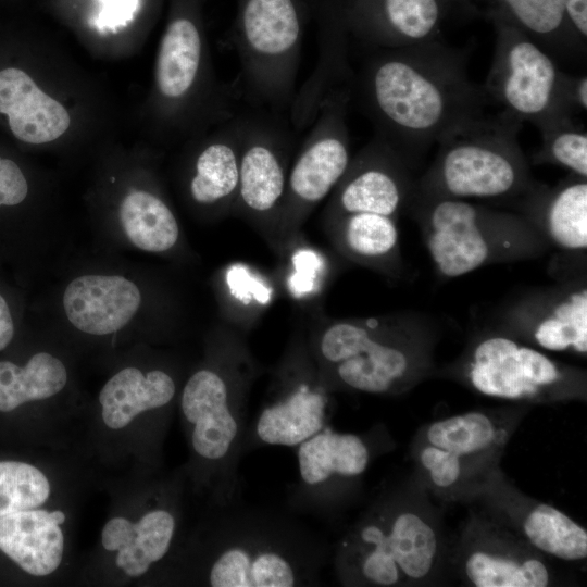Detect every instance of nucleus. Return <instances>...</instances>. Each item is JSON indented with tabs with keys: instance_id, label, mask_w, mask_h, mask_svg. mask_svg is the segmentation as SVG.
Listing matches in <instances>:
<instances>
[{
	"instance_id": "412c9836",
	"label": "nucleus",
	"mask_w": 587,
	"mask_h": 587,
	"mask_svg": "<svg viewBox=\"0 0 587 587\" xmlns=\"http://www.w3.org/2000/svg\"><path fill=\"white\" fill-rule=\"evenodd\" d=\"M141 301L138 287L118 275H84L66 287L63 305L70 322L91 335H108L125 326Z\"/></svg>"
},
{
	"instance_id": "dca6fc26",
	"label": "nucleus",
	"mask_w": 587,
	"mask_h": 587,
	"mask_svg": "<svg viewBox=\"0 0 587 587\" xmlns=\"http://www.w3.org/2000/svg\"><path fill=\"white\" fill-rule=\"evenodd\" d=\"M296 448L298 479L289 503L292 509L319 516L337 509L366 471L372 454L362 436L338 433L328 425Z\"/></svg>"
},
{
	"instance_id": "423d86ee",
	"label": "nucleus",
	"mask_w": 587,
	"mask_h": 587,
	"mask_svg": "<svg viewBox=\"0 0 587 587\" xmlns=\"http://www.w3.org/2000/svg\"><path fill=\"white\" fill-rule=\"evenodd\" d=\"M438 276L457 278L483 266L542 254L548 242L521 213L495 210L463 199L410 197Z\"/></svg>"
},
{
	"instance_id": "bb28decb",
	"label": "nucleus",
	"mask_w": 587,
	"mask_h": 587,
	"mask_svg": "<svg viewBox=\"0 0 587 587\" xmlns=\"http://www.w3.org/2000/svg\"><path fill=\"white\" fill-rule=\"evenodd\" d=\"M485 1L492 14H498V21H503L507 15L510 18L508 23L525 32L555 60L582 52L573 45V40L564 35L566 17L562 0Z\"/></svg>"
},
{
	"instance_id": "6e6552de",
	"label": "nucleus",
	"mask_w": 587,
	"mask_h": 587,
	"mask_svg": "<svg viewBox=\"0 0 587 587\" xmlns=\"http://www.w3.org/2000/svg\"><path fill=\"white\" fill-rule=\"evenodd\" d=\"M304 24L300 0H238L232 40L249 102L271 113L290 110Z\"/></svg>"
},
{
	"instance_id": "7ed1b4c3",
	"label": "nucleus",
	"mask_w": 587,
	"mask_h": 587,
	"mask_svg": "<svg viewBox=\"0 0 587 587\" xmlns=\"http://www.w3.org/2000/svg\"><path fill=\"white\" fill-rule=\"evenodd\" d=\"M215 359L186 382L180 411L191 449L205 466L207 480L221 507L240 502L238 474L248 430V401L261 366L242 336L230 328Z\"/></svg>"
},
{
	"instance_id": "f257e3e1",
	"label": "nucleus",
	"mask_w": 587,
	"mask_h": 587,
	"mask_svg": "<svg viewBox=\"0 0 587 587\" xmlns=\"http://www.w3.org/2000/svg\"><path fill=\"white\" fill-rule=\"evenodd\" d=\"M351 91L375 136L413 166L447 133L491 107L469 78L464 54L437 40L373 50Z\"/></svg>"
},
{
	"instance_id": "9b49d317",
	"label": "nucleus",
	"mask_w": 587,
	"mask_h": 587,
	"mask_svg": "<svg viewBox=\"0 0 587 587\" xmlns=\"http://www.w3.org/2000/svg\"><path fill=\"white\" fill-rule=\"evenodd\" d=\"M498 22L491 67L482 85L491 107L540 132L573 121L570 75L521 28Z\"/></svg>"
},
{
	"instance_id": "aec40b11",
	"label": "nucleus",
	"mask_w": 587,
	"mask_h": 587,
	"mask_svg": "<svg viewBox=\"0 0 587 587\" xmlns=\"http://www.w3.org/2000/svg\"><path fill=\"white\" fill-rule=\"evenodd\" d=\"M243 115L218 124L199 146L189 179V195L199 205L234 211L240 170Z\"/></svg>"
},
{
	"instance_id": "c756f323",
	"label": "nucleus",
	"mask_w": 587,
	"mask_h": 587,
	"mask_svg": "<svg viewBox=\"0 0 587 587\" xmlns=\"http://www.w3.org/2000/svg\"><path fill=\"white\" fill-rule=\"evenodd\" d=\"M524 533L542 552L566 561L587 555V533L567 515L549 504H538L525 517Z\"/></svg>"
},
{
	"instance_id": "6ab92c4d",
	"label": "nucleus",
	"mask_w": 587,
	"mask_h": 587,
	"mask_svg": "<svg viewBox=\"0 0 587 587\" xmlns=\"http://www.w3.org/2000/svg\"><path fill=\"white\" fill-rule=\"evenodd\" d=\"M0 122L13 139L27 146L58 140L72 123L67 109L7 47H0Z\"/></svg>"
},
{
	"instance_id": "7c9ffc66",
	"label": "nucleus",
	"mask_w": 587,
	"mask_h": 587,
	"mask_svg": "<svg viewBox=\"0 0 587 587\" xmlns=\"http://www.w3.org/2000/svg\"><path fill=\"white\" fill-rule=\"evenodd\" d=\"M465 574L477 587H545L549 584V572L540 560L485 551L469 555Z\"/></svg>"
},
{
	"instance_id": "9d476101",
	"label": "nucleus",
	"mask_w": 587,
	"mask_h": 587,
	"mask_svg": "<svg viewBox=\"0 0 587 587\" xmlns=\"http://www.w3.org/2000/svg\"><path fill=\"white\" fill-rule=\"evenodd\" d=\"M203 0H172L155 65L163 117L174 125L220 124L236 113L215 78L202 18Z\"/></svg>"
},
{
	"instance_id": "cd10ccee",
	"label": "nucleus",
	"mask_w": 587,
	"mask_h": 587,
	"mask_svg": "<svg viewBox=\"0 0 587 587\" xmlns=\"http://www.w3.org/2000/svg\"><path fill=\"white\" fill-rule=\"evenodd\" d=\"M118 217L129 241L141 250L164 252L178 240L175 215L160 197L150 191L127 193L121 202Z\"/></svg>"
},
{
	"instance_id": "c9c22d12",
	"label": "nucleus",
	"mask_w": 587,
	"mask_h": 587,
	"mask_svg": "<svg viewBox=\"0 0 587 587\" xmlns=\"http://www.w3.org/2000/svg\"><path fill=\"white\" fill-rule=\"evenodd\" d=\"M421 462L429 471L433 483L438 487L453 485L461 474L460 455L436 446H427L421 452Z\"/></svg>"
},
{
	"instance_id": "473e14b6",
	"label": "nucleus",
	"mask_w": 587,
	"mask_h": 587,
	"mask_svg": "<svg viewBox=\"0 0 587 587\" xmlns=\"http://www.w3.org/2000/svg\"><path fill=\"white\" fill-rule=\"evenodd\" d=\"M496 438L491 421L483 413L470 412L433 423L427 430L430 445L462 457L488 448Z\"/></svg>"
},
{
	"instance_id": "e433bc0d",
	"label": "nucleus",
	"mask_w": 587,
	"mask_h": 587,
	"mask_svg": "<svg viewBox=\"0 0 587 587\" xmlns=\"http://www.w3.org/2000/svg\"><path fill=\"white\" fill-rule=\"evenodd\" d=\"M566 21L572 25L577 36L585 40L587 37V0H562Z\"/></svg>"
},
{
	"instance_id": "4be33fe9",
	"label": "nucleus",
	"mask_w": 587,
	"mask_h": 587,
	"mask_svg": "<svg viewBox=\"0 0 587 587\" xmlns=\"http://www.w3.org/2000/svg\"><path fill=\"white\" fill-rule=\"evenodd\" d=\"M523 214L548 245L567 254H583L587 248V178L576 175L549 189L539 185L520 200Z\"/></svg>"
},
{
	"instance_id": "5701e85b",
	"label": "nucleus",
	"mask_w": 587,
	"mask_h": 587,
	"mask_svg": "<svg viewBox=\"0 0 587 587\" xmlns=\"http://www.w3.org/2000/svg\"><path fill=\"white\" fill-rule=\"evenodd\" d=\"M176 527L171 510L155 508L137 523L122 516L111 519L102 529L101 542L104 549L117 551L115 563L127 576L138 577L168 553Z\"/></svg>"
},
{
	"instance_id": "2f4dec72",
	"label": "nucleus",
	"mask_w": 587,
	"mask_h": 587,
	"mask_svg": "<svg viewBox=\"0 0 587 587\" xmlns=\"http://www.w3.org/2000/svg\"><path fill=\"white\" fill-rule=\"evenodd\" d=\"M50 495V484L37 467L18 461H0V517L38 508Z\"/></svg>"
},
{
	"instance_id": "72a5a7b5",
	"label": "nucleus",
	"mask_w": 587,
	"mask_h": 587,
	"mask_svg": "<svg viewBox=\"0 0 587 587\" xmlns=\"http://www.w3.org/2000/svg\"><path fill=\"white\" fill-rule=\"evenodd\" d=\"M540 133L542 146L534 157L536 163L555 164L587 178V134L583 127L569 121Z\"/></svg>"
},
{
	"instance_id": "b1692460",
	"label": "nucleus",
	"mask_w": 587,
	"mask_h": 587,
	"mask_svg": "<svg viewBox=\"0 0 587 587\" xmlns=\"http://www.w3.org/2000/svg\"><path fill=\"white\" fill-rule=\"evenodd\" d=\"M52 512L30 509L0 517V550L22 570L45 576L61 564L64 536Z\"/></svg>"
},
{
	"instance_id": "f3484780",
	"label": "nucleus",
	"mask_w": 587,
	"mask_h": 587,
	"mask_svg": "<svg viewBox=\"0 0 587 587\" xmlns=\"http://www.w3.org/2000/svg\"><path fill=\"white\" fill-rule=\"evenodd\" d=\"M414 167L384 140L374 137L354 158L330 193L324 218L353 213L399 220L413 191Z\"/></svg>"
},
{
	"instance_id": "a878e982",
	"label": "nucleus",
	"mask_w": 587,
	"mask_h": 587,
	"mask_svg": "<svg viewBox=\"0 0 587 587\" xmlns=\"http://www.w3.org/2000/svg\"><path fill=\"white\" fill-rule=\"evenodd\" d=\"M176 395V383L165 371L143 374L126 367L113 375L99 394L102 420L112 429L127 426L142 412L167 407Z\"/></svg>"
},
{
	"instance_id": "4c0bfd02",
	"label": "nucleus",
	"mask_w": 587,
	"mask_h": 587,
	"mask_svg": "<svg viewBox=\"0 0 587 587\" xmlns=\"http://www.w3.org/2000/svg\"><path fill=\"white\" fill-rule=\"evenodd\" d=\"M15 335V319L5 295L0 291V351H3Z\"/></svg>"
},
{
	"instance_id": "39448f33",
	"label": "nucleus",
	"mask_w": 587,
	"mask_h": 587,
	"mask_svg": "<svg viewBox=\"0 0 587 587\" xmlns=\"http://www.w3.org/2000/svg\"><path fill=\"white\" fill-rule=\"evenodd\" d=\"M521 126L496 109L458 125L437 142V155L411 196L522 200L540 183L519 143Z\"/></svg>"
},
{
	"instance_id": "0eeeda50",
	"label": "nucleus",
	"mask_w": 587,
	"mask_h": 587,
	"mask_svg": "<svg viewBox=\"0 0 587 587\" xmlns=\"http://www.w3.org/2000/svg\"><path fill=\"white\" fill-rule=\"evenodd\" d=\"M439 15L437 0H321L319 54L307 85L321 92L348 82L353 40L372 50L435 41Z\"/></svg>"
},
{
	"instance_id": "1a4fd4ad",
	"label": "nucleus",
	"mask_w": 587,
	"mask_h": 587,
	"mask_svg": "<svg viewBox=\"0 0 587 587\" xmlns=\"http://www.w3.org/2000/svg\"><path fill=\"white\" fill-rule=\"evenodd\" d=\"M436 554L432 526L386 502L345 535L335 549L334 566L342 585L390 587L425 577Z\"/></svg>"
},
{
	"instance_id": "f8f14e48",
	"label": "nucleus",
	"mask_w": 587,
	"mask_h": 587,
	"mask_svg": "<svg viewBox=\"0 0 587 587\" xmlns=\"http://www.w3.org/2000/svg\"><path fill=\"white\" fill-rule=\"evenodd\" d=\"M332 410L330 391L305 336L296 335L271 372L260 412L248 426L243 453L264 446L297 447L328 425Z\"/></svg>"
},
{
	"instance_id": "2eb2a0df",
	"label": "nucleus",
	"mask_w": 587,
	"mask_h": 587,
	"mask_svg": "<svg viewBox=\"0 0 587 587\" xmlns=\"http://www.w3.org/2000/svg\"><path fill=\"white\" fill-rule=\"evenodd\" d=\"M470 384L505 399H533L573 384L574 373L508 333H487L472 346L466 363Z\"/></svg>"
},
{
	"instance_id": "f03ea898",
	"label": "nucleus",
	"mask_w": 587,
	"mask_h": 587,
	"mask_svg": "<svg viewBox=\"0 0 587 587\" xmlns=\"http://www.w3.org/2000/svg\"><path fill=\"white\" fill-rule=\"evenodd\" d=\"M434 320L417 312L326 320L305 337L330 392H399L427 366Z\"/></svg>"
},
{
	"instance_id": "ddd939ff",
	"label": "nucleus",
	"mask_w": 587,
	"mask_h": 587,
	"mask_svg": "<svg viewBox=\"0 0 587 587\" xmlns=\"http://www.w3.org/2000/svg\"><path fill=\"white\" fill-rule=\"evenodd\" d=\"M351 88L330 90L289 167L276 241H291L314 208L339 183L351 160L347 124Z\"/></svg>"
},
{
	"instance_id": "20e7f679",
	"label": "nucleus",
	"mask_w": 587,
	"mask_h": 587,
	"mask_svg": "<svg viewBox=\"0 0 587 587\" xmlns=\"http://www.w3.org/2000/svg\"><path fill=\"white\" fill-rule=\"evenodd\" d=\"M222 508L205 565L209 586L321 585L328 550L310 529L282 513L239 502Z\"/></svg>"
},
{
	"instance_id": "f704fd0d",
	"label": "nucleus",
	"mask_w": 587,
	"mask_h": 587,
	"mask_svg": "<svg viewBox=\"0 0 587 587\" xmlns=\"http://www.w3.org/2000/svg\"><path fill=\"white\" fill-rule=\"evenodd\" d=\"M29 191V180L20 162L0 150V215L22 207Z\"/></svg>"
},
{
	"instance_id": "393cba45",
	"label": "nucleus",
	"mask_w": 587,
	"mask_h": 587,
	"mask_svg": "<svg viewBox=\"0 0 587 587\" xmlns=\"http://www.w3.org/2000/svg\"><path fill=\"white\" fill-rule=\"evenodd\" d=\"M397 218L366 213L345 214L325 221L332 242L349 260L379 272L400 268V232Z\"/></svg>"
},
{
	"instance_id": "a211bd4d",
	"label": "nucleus",
	"mask_w": 587,
	"mask_h": 587,
	"mask_svg": "<svg viewBox=\"0 0 587 587\" xmlns=\"http://www.w3.org/2000/svg\"><path fill=\"white\" fill-rule=\"evenodd\" d=\"M504 332L545 350L587 352V286L582 276L524 294L500 312Z\"/></svg>"
},
{
	"instance_id": "c85d7f7f",
	"label": "nucleus",
	"mask_w": 587,
	"mask_h": 587,
	"mask_svg": "<svg viewBox=\"0 0 587 587\" xmlns=\"http://www.w3.org/2000/svg\"><path fill=\"white\" fill-rule=\"evenodd\" d=\"M67 380L63 363L47 352L34 354L24 366L0 361V412H10L61 391Z\"/></svg>"
},
{
	"instance_id": "4468645a",
	"label": "nucleus",
	"mask_w": 587,
	"mask_h": 587,
	"mask_svg": "<svg viewBox=\"0 0 587 587\" xmlns=\"http://www.w3.org/2000/svg\"><path fill=\"white\" fill-rule=\"evenodd\" d=\"M292 134L268 114L243 115L235 213L277 239L286 192Z\"/></svg>"
}]
</instances>
